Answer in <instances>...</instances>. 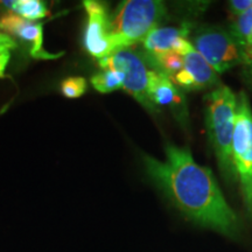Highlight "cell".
<instances>
[{
  "label": "cell",
  "instance_id": "obj_7",
  "mask_svg": "<svg viewBox=\"0 0 252 252\" xmlns=\"http://www.w3.org/2000/svg\"><path fill=\"white\" fill-rule=\"evenodd\" d=\"M88 14L83 46L91 56L105 59L112 54L110 45V14L108 6L96 0L83 2Z\"/></svg>",
  "mask_w": 252,
  "mask_h": 252
},
{
  "label": "cell",
  "instance_id": "obj_15",
  "mask_svg": "<svg viewBox=\"0 0 252 252\" xmlns=\"http://www.w3.org/2000/svg\"><path fill=\"white\" fill-rule=\"evenodd\" d=\"M88 89L87 81L83 77H69L61 83V91L67 98H78Z\"/></svg>",
  "mask_w": 252,
  "mask_h": 252
},
{
  "label": "cell",
  "instance_id": "obj_3",
  "mask_svg": "<svg viewBox=\"0 0 252 252\" xmlns=\"http://www.w3.org/2000/svg\"><path fill=\"white\" fill-rule=\"evenodd\" d=\"M207 128L219 166L223 176L236 181V172L232 157V139L237 110V96L226 86H220L208 94Z\"/></svg>",
  "mask_w": 252,
  "mask_h": 252
},
{
  "label": "cell",
  "instance_id": "obj_11",
  "mask_svg": "<svg viewBox=\"0 0 252 252\" xmlns=\"http://www.w3.org/2000/svg\"><path fill=\"white\" fill-rule=\"evenodd\" d=\"M184 69L193 80L194 90L207 89L219 83V74L210 67L194 46L184 55Z\"/></svg>",
  "mask_w": 252,
  "mask_h": 252
},
{
  "label": "cell",
  "instance_id": "obj_6",
  "mask_svg": "<svg viewBox=\"0 0 252 252\" xmlns=\"http://www.w3.org/2000/svg\"><path fill=\"white\" fill-rule=\"evenodd\" d=\"M99 65L103 70H115L123 75V89L140 103L149 111H156V106L150 102L149 74L146 62L137 53L130 49H123L113 53L108 58L99 60Z\"/></svg>",
  "mask_w": 252,
  "mask_h": 252
},
{
  "label": "cell",
  "instance_id": "obj_5",
  "mask_svg": "<svg viewBox=\"0 0 252 252\" xmlns=\"http://www.w3.org/2000/svg\"><path fill=\"white\" fill-rule=\"evenodd\" d=\"M194 48L217 74L244 62V54L234 36L219 27H204L195 34Z\"/></svg>",
  "mask_w": 252,
  "mask_h": 252
},
{
  "label": "cell",
  "instance_id": "obj_4",
  "mask_svg": "<svg viewBox=\"0 0 252 252\" xmlns=\"http://www.w3.org/2000/svg\"><path fill=\"white\" fill-rule=\"evenodd\" d=\"M232 157L244 206L252 219V111L244 91L237 97Z\"/></svg>",
  "mask_w": 252,
  "mask_h": 252
},
{
  "label": "cell",
  "instance_id": "obj_1",
  "mask_svg": "<svg viewBox=\"0 0 252 252\" xmlns=\"http://www.w3.org/2000/svg\"><path fill=\"white\" fill-rule=\"evenodd\" d=\"M166 159L143 154L147 174L189 220L234 238L239 220L208 167L194 161L188 147L167 144Z\"/></svg>",
  "mask_w": 252,
  "mask_h": 252
},
{
  "label": "cell",
  "instance_id": "obj_9",
  "mask_svg": "<svg viewBox=\"0 0 252 252\" xmlns=\"http://www.w3.org/2000/svg\"><path fill=\"white\" fill-rule=\"evenodd\" d=\"M150 102L154 106H168L175 113L176 118H186L187 105L185 96L180 88H178L167 75L161 71L150 70L149 74Z\"/></svg>",
  "mask_w": 252,
  "mask_h": 252
},
{
  "label": "cell",
  "instance_id": "obj_18",
  "mask_svg": "<svg viewBox=\"0 0 252 252\" xmlns=\"http://www.w3.org/2000/svg\"><path fill=\"white\" fill-rule=\"evenodd\" d=\"M9 59H11V55L9 53H5V54H0V78H5L6 76L5 71L6 67H7Z\"/></svg>",
  "mask_w": 252,
  "mask_h": 252
},
{
  "label": "cell",
  "instance_id": "obj_13",
  "mask_svg": "<svg viewBox=\"0 0 252 252\" xmlns=\"http://www.w3.org/2000/svg\"><path fill=\"white\" fill-rule=\"evenodd\" d=\"M123 75L115 70H102L91 77V84L98 93L109 94L123 89Z\"/></svg>",
  "mask_w": 252,
  "mask_h": 252
},
{
  "label": "cell",
  "instance_id": "obj_16",
  "mask_svg": "<svg viewBox=\"0 0 252 252\" xmlns=\"http://www.w3.org/2000/svg\"><path fill=\"white\" fill-rule=\"evenodd\" d=\"M229 4L231 11L234 12L237 17L252 8V0H232Z\"/></svg>",
  "mask_w": 252,
  "mask_h": 252
},
{
  "label": "cell",
  "instance_id": "obj_12",
  "mask_svg": "<svg viewBox=\"0 0 252 252\" xmlns=\"http://www.w3.org/2000/svg\"><path fill=\"white\" fill-rule=\"evenodd\" d=\"M12 13L19 15L25 20L35 21L49 14L46 2L41 0H13V1H2Z\"/></svg>",
  "mask_w": 252,
  "mask_h": 252
},
{
  "label": "cell",
  "instance_id": "obj_17",
  "mask_svg": "<svg viewBox=\"0 0 252 252\" xmlns=\"http://www.w3.org/2000/svg\"><path fill=\"white\" fill-rule=\"evenodd\" d=\"M14 48H17V43H15V41L12 39L8 34L1 33V32H0V54L9 53Z\"/></svg>",
  "mask_w": 252,
  "mask_h": 252
},
{
  "label": "cell",
  "instance_id": "obj_14",
  "mask_svg": "<svg viewBox=\"0 0 252 252\" xmlns=\"http://www.w3.org/2000/svg\"><path fill=\"white\" fill-rule=\"evenodd\" d=\"M252 33V8L245 13L238 15L231 24V34L237 43L241 46L242 50L249 47V39Z\"/></svg>",
  "mask_w": 252,
  "mask_h": 252
},
{
  "label": "cell",
  "instance_id": "obj_10",
  "mask_svg": "<svg viewBox=\"0 0 252 252\" xmlns=\"http://www.w3.org/2000/svg\"><path fill=\"white\" fill-rule=\"evenodd\" d=\"M190 33V24H182L180 27H157L145 37L143 46L146 60L173 52L175 42L181 37H187Z\"/></svg>",
  "mask_w": 252,
  "mask_h": 252
},
{
  "label": "cell",
  "instance_id": "obj_2",
  "mask_svg": "<svg viewBox=\"0 0 252 252\" xmlns=\"http://www.w3.org/2000/svg\"><path fill=\"white\" fill-rule=\"evenodd\" d=\"M165 15V2L159 0H126L121 2L110 14L112 54L128 49V47L140 41L143 42Z\"/></svg>",
  "mask_w": 252,
  "mask_h": 252
},
{
  "label": "cell",
  "instance_id": "obj_8",
  "mask_svg": "<svg viewBox=\"0 0 252 252\" xmlns=\"http://www.w3.org/2000/svg\"><path fill=\"white\" fill-rule=\"evenodd\" d=\"M0 30L18 36L31 45L30 54L37 60H54L63 55L52 54L43 48V25L35 21L25 20L14 13H8L0 18Z\"/></svg>",
  "mask_w": 252,
  "mask_h": 252
}]
</instances>
